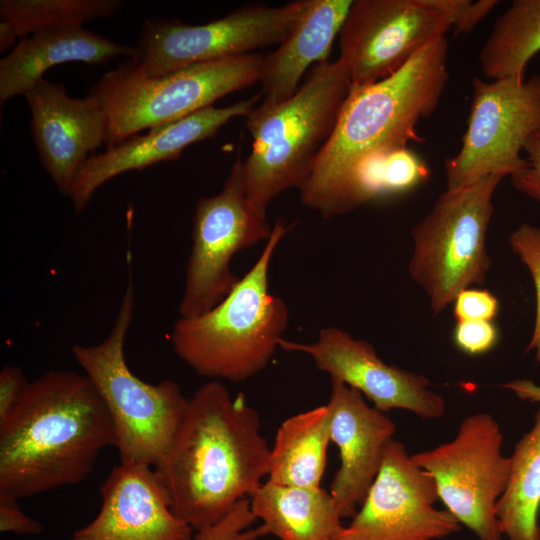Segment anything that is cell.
Segmentation results:
<instances>
[{"label":"cell","mask_w":540,"mask_h":540,"mask_svg":"<svg viewBox=\"0 0 540 540\" xmlns=\"http://www.w3.org/2000/svg\"><path fill=\"white\" fill-rule=\"evenodd\" d=\"M448 41L437 38L397 72L351 87L335 127L299 189L302 203L323 218L362 206L359 178L371 159L424 141L417 125L436 110L448 81Z\"/></svg>","instance_id":"obj_1"},{"label":"cell","mask_w":540,"mask_h":540,"mask_svg":"<svg viewBox=\"0 0 540 540\" xmlns=\"http://www.w3.org/2000/svg\"><path fill=\"white\" fill-rule=\"evenodd\" d=\"M271 447L257 411L218 380L189 398L168 451L155 468L172 510L193 530L225 517L268 476Z\"/></svg>","instance_id":"obj_2"},{"label":"cell","mask_w":540,"mask_h":540,"mask_svg":"<svg viewBox=\"0 0 540 540\" xmlns=\"http://www.w3.org/2000/svg\"><path fill=\"white\" fill-rule=\"evenodd\" d=\"M109 446L112 421L88 377L47 371L0 423V495L19 500L78 484Z\"/></svg>","instance_id":"obj_3"},{"label":"cell","mask_w":540,"mask_h":540,"mask_svg":"<svg viewBox=\"0 0 540 540\" xmlns=\"http://www.w3.org/2000/svg\"><path fill=\"white\" fill-rule=\"evenodd\" d=\"M288 229L286 222L276 220L261 255L229 294L208 312L180 317L173 325L169 335L173 350L198 375L238 383L269 364L289 311L269 292L268 273Z\"/></svg>","instance_id":"obj_4"},{"label":"cell","mask_w":540,"mask_h":540,"mask_svg":"<svg viewBox=\"0 0 540 540\" xmlns=\"http://www.w3.org/2000/svg\"><path fill=\"white\" fill-rule=\"evenodd\" d=\"M344 64L321 62L287 101L261 104L246 117L252 150L243 162L245 192L266 215L269 203L283 191L300 189L329 139L350 93Z\"/></svg>","instance_id":"obj_5"},{"label":"cell","mask_w":540,"mask_h":540,"mask_svg":"<svg viewBox=\"0 0 540 540\" xmlns=\"http://www.w3.org/2000/svg\"><path fill=\"white\" fill-rule=\"evenodd\" d=\"M134 309L129 283L108 336L96 345L74 344L71 351L109 413L121 463L156 467L173 442L189 398L172 380L151 384L130 370L124 347Z\"/></svg>","instance_id":"obj_6"},{"label":"cell","mask_w":540,"mask_h":540,"mask_svg":"<svg viewBox=\"0 0 540 540\" xmlns=\"http://www.w3.org/2000/svg\"><path fill=\"white\" fill-rule=\"evenodd\" d=\"M263 56L247 54L150 76L133 60L105 73L88 93L107 120L108 147L176 122L259 81Z\"/></svg>","instance_id":"obj_7"},{"label":"cell","mask_w":540,"mask_h":540,"mask_svg":"<svg viewBox=\"0 0 540 540\" xmlns=\"http://www.w3.org/2000/svg\"><path fill=\"white\" fill-rule=\"evenodd\" d=\"M500 175L484 177L456 190H445L411 231L410 277L426 292L434 315L457 295L485 282L491 266L486 234L494 212L493 194Z\"/></svg>","instance_id":"obj_8"},{"label":"cell","mask_w":540,"mask_h":540,"mask_svg":"<svg viewBox=\"0 0 540 540\" xmlns=\"http://www.w3.org/2000/svg\"><path fill=\"white\" fill-rule=\"evenodd\" d=\"M500 426L490 413L467 416L456 436L411 455L435 481L439 500L478 540H502L496 505L510 475V458L501 452Z\"/></svg>","instance_id":"obj_9"},{"label":"cell","mask_w":540,"mask_h":540,"mask_svg":"<svg viewBox=\"0 0 540 540\" xmlns=\"http://www.w3.org/2000/svg\"><path fill=\"white\" fill-rule=\"evenodd\" d=\"M540 129V73L472 81V102L462 145L445 164L446 190L484 177L511 176L525 162L527 140Z\"/></svg>","instance_id":"obj_10"},{"label":"cell","mask_w":540,"mask_h":540,"mask_svg":"<svg viewBox=\"0 0 540 540\" xmlns=\"http://www.w3.org/2000/svg\"><path fill=\"white\" fill-rule=\"evenodd\" d=\"M243 162L238 153L222 190L197 202L181 318L198 317L222 301L240 279L231 271L232 257L272 233L266 215L246 195Z\"/></svg>","instance_id":"obj_11"},{"label":"cell","mask_w":540,"mask_h":540,"mask_svg":"<svg viewBox=\"0 0 540 540\" xmlns=\"http://www.w3.org/2000/svg\"><path fill=\"white\" fill-rule=\"evenodd\" d=\"M307 0L282 6L250 5L203 25L176 19L148 18L136 46V62L150 76L279 45L288 35Z\"/></svg>","instance_id":"obj_12"},{"label":"cell","mask_w":540,"mask_h":540,"mask_svg":"<svg viewBox=\"0 0 540 540\" xmlns=\"http://www.w3.org/2000/svg\"><path fill=\"white\" fill-rule=\"evenodd\" d=\"M451 28L438 0H353L339 32V60L352 87L373 84Z\"/></svg>","instance_id":"obj_13"},{"label":"cell","mask_w":540,"mask_h":540,"mask_svg":"<svg viewBox=\"0 0 540 540\" xmlns=\"http://www.w3.org/2000/svg\"><path fill=\"white\" fill-rule=\"evenodd\" d=\"M439 500L432 476L416 466L404 445L392 439L381 469L351 522L333 540H438L461 524Z\"/></svg>","instance_id":"obj_14"},{"label":"cell","mask_w":540,"mask_h":540,"mask_svg":"<svg viewBox=\"0 0 540 540\" xmlns=\"http://www.w3.org/2000/svg\"><path fill=\"white\" fill-rule=\"evenodd\" d=\"M279 347L309 355L331 380L358 390L382 412L403 409L422 419H437L445 413V400L429 389L427 377L386 364L372 344L339 328L321 329L317 340L309 344L281 338Z\"/></svg>","instance_id":"obj_15"},{"label":"cell","mask_w":540,"mask_h":540,"mask_svg":"<svg viewBox=\"0 0 540 540\" xmlns=\"http://www.w3.org/2000/svg\"><path fill=\"white\" fill-rule=\"evenodd\" d=\"M31 111L32 137L41 164L67 195L82 164L108 140L106 116L95 97H70L44 78L23 95Z\"/></svg>","instance_id":"obj_16"},{"label":"cell","mask_w":540,"mask_h":540,"mask_svg":"<svg viewBox=\"0 0 540 540\" xmlns=\"http://www.w3.org/2000/svg\"><path fill=\"white\" fill-rule=\"evenodd\" d=\"M96 517L71 540H192L193 529L172 510L154 467L120 463L100 487Z\"/></svg>","instance_id":"obj_17"},{"label":"cell","mask_w":540,"mask_h":540,"mask_svg":"<svg viewBox=\"0 0 540 540\" xmlns=\"http://www.w3.org/2000/svg\"><path fill=\"white\" fill-rule=\"evenodd\" d=\"M260 95L226 107L214 105L176 122L135 134L106 151L90 156L78 170L68 192L75 213L82 212L98 188L130 170L175 160L189 145L214 137L230 120L248 116Z\"/></svg>","instance_id":"obj_18"},{"label":"cell","mask_w":540,"mask_h":540,"mask_svg":"<svg viewBox=\"0 0 540 540\" xmlns=\"http://www.w3.org/2000/svg\"><path fill=\"white\" fill-rule=\"evenodd\" d=\"M327 405L330 440L340 457L330 494L342 518H352L381 469L396 425L384 412L370 407L361 392L337 380H331Z\"/></svg>","instance_id":"obj_19"},{"label":"cell","mask_w":540,"mask_h":540,"mask_svg":"<svg viewBox=\"0 0 540 540\" xmlns=\"http://www.w3.org/2000/svg\"><path fill=\"white\" fill-rule=\"evenodd\" d=\"M117 57L136 61V47L114 42L84 26L50 28L28 35L0 61V103L24 95L59 64H105Z\"/></svg>","instance_id":"obj_20"},{"label":"cell","mask_w":540,"mask_h":540,"mask_svg":"<svg viewBox=\"0 0 540 540\" xmlns=\"http://www.w3.org/2000/svg\"><path fill=\"white\" fill-rule=\"evenodd\" d=\"M353 0H307L302 14L277 49L262 58L263 104L289 100L312 65L328 61Z\"/></svg>","instance_id":"obj_21"},{"label":"cell","mask_w":540,"mask_h":540,"mask_svg":"<svg viewBox=\"0 0 540 540\" xmlns=\"http://www.w3.org/2000/svg\"><path fill=\"white\" fill-rule=\"evenodd\" d=\"M250 507L266 533L280 540H333L343 526L333 497L321 487L267 480L251 495Z\"/></svg>","instance_id":"obj_22"},{"label":"cell","mask_w":540,"mask_h":540,"mask_svg":"<svg viewBox=\"0 0 540 540\" xmlns=\"http://www.w3.org/2000/svg\"><path fill=\"white\" fill-rule=\"evenodd\" d=\"M330 442L327 404L287 418L279 426L270 450L268 480L293 487L319 488Z\"/></svg>","instance_id":"obj_23"},{"label":"cell","mask_w":540,"mask_h":540,"mask_svg":"<svg viewBox=\"0 0 540 540\" xmlns=\"http://www.w3.org/2000/svg\"><path fill=\"white\" fill-rule=\"evenodd\" d=\"M509 458L508 484L496 505L500 530L508 540H540V409Z\"/></svg>","instance_id":"obj_24"},{"label":"cell","mask_w":540,"mask_h":540,"mask_svg":"<svg viewBox=\"0 0 540 540\" xmlns=\"http://www.w3.org/2000/svg\"><path fill=\"white\" fill-rule=\"evenodd\" d=\"M540 52V0H514L495 20L479 53L487 79L524 77Z\"/></svg>","instance_id":"obj_25"},{"label":"cell","mask_w":540,"mask_h":540,"mask_svg":"<svg viewBox=\"0 0 540 540\" xmlns=\"http://www.w3.org/2000/svg\"><path fill=\"white\" fill-rule=\"evenodd\" d=\"M121 0H1L0 47L5 51L17 37L59 27L83 26L113 16Z\"/></svg>","instance_id":"obj_26"},{"label":"cell","mask_w":540,"mask_h":540,"mask_svg":"<svg viewBox=\"0 0 540 540\" xmlns=\"http://www.w3.org/2000/svg\"><path fill=\"white\" fill-rule=\"evenodd\" d=\"M429 176L425 163L408 148L371 159L359 178L362 205L376 198L406 192Z\"/></svg>","instance_id":"obj_27"},{"label":"cell","mask_w":540,"mask_h":540,"mask_svg":"<svg viewBox=\"0 0 540 540\" xmlns=\"http://www.w3.org/2000/svg\"><path fill=\"white\" fill-rule=\"evenodd\" d=\"M509 244L520 261L527 267L533 280L536 313L526 352H534L536 360L540 362V227L529 223L521 224L510 234Z\"/></svg>","instance_id":"obj_28"},{"label":"cell","mask_w":540,"mask_h":540,"mask_svg":"<svg viewBox=\"0 0 540 540\" xmlns=\"http://www.w3.org/2000/svg\"><path fill=\"white\" fill-rule=\"evenodd\" d=\"M256 520L245 498L217 523L197 531L193 540H256L267 534L262 526L251 528Z\"/></svg>","instance_id":"obj_29"},{"label":"cell","mask_w":540,"mask_h":540,"mask_svg":"<svg viewBox=\"0 0 540 540\" xmlns=\"http://www.w3.org/2000/svg\"><path fill=\"white\" fill-rule=\"evenodd\" d=\"M453 339L455 345L469 355H481L490 351L497 343L498 330L492 321H457Z\"/></svg>","instance_id":"obj_30"},{"label":"cell","mask_w":540,"mask_h":540,"mask_svg":"<svg viewBox=\"0 0 540 540\" xmlns=\"http://www.w3.org/2000/svg\"><path fill=\"white\" fill-rule=\"evenodd\" d=\"M524 165L511 175L513 187L540 204V129L526 142Z\"/></svg>","instance_id":"obj_31"},{"label":"cell","mask_w":540,"mask_h":540,"mask_svg":"<svg viewBox=\"0 0 540 540\" xmlns=\"http://www.w3.org/2000/svg\"><path fill=\"white\" fill-rule=\"evenodd\" d=\"M456 34L469 33L498 4L496 0H438Z\"/></svg>","instance_id":"obj_32"},{"label":"cell","mask_w":540,"mask_h":540,"mask_svg":"<svg viewBox=\"0 0 540 540\" xmlns=\"http://www.w3.org/2000/svg\"><path fill=\"white\" fill-rule=\"evenodd\" d=\"M454 316L457 321L492 319L498 312V300L488 290L467 288L454 300Z\"/></svg>","instance_id":"obj_33"},{"label":"cell","mask_w":540,"mask_h":540,"mask_svg":"<svg viewBox=\"0 0 540 540\" xmlns=\"http://www.w3.org/2000/svg\"><path fill=\"white\" fill-rule=\"evenodd\" d=\"M18 499L0 495V531L19 535H37L42 524L28 516L19 506Z\"/></svg>","instance_id":"obj_34"},{"label":"cell","mask_w":540,"mask_h":540,"mask_svg":"<svg viewBox=\"0 0 540 540\" xmlns=\"http://www.w3.org/2000/svg\"><path fill=\"white\" fill-rule=\"evenodd\" d=\"M27 381L21 367L6 365L0 371V423L3 422L26 391Z\"/></svg>","instance_id":"obj_35"},{"label":"cell","mask_w":540,"mask_h":540,"mask_svg":"<svg viewBox=\"0 0 540 540\" xmlns=\"http://www.w3.org/2000/svg\"><path fill=\"white\" fill-rule=\"evenodd\" d=\"M501 386L514 392L521 400L540 402V386L531 380H512Z\"/></svg>","instance_id":"obj_36"}]
</instances>
